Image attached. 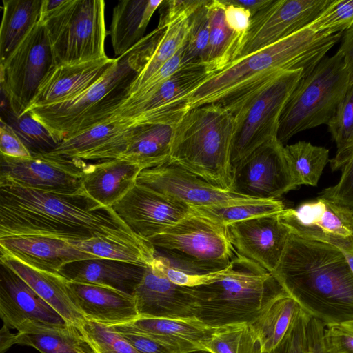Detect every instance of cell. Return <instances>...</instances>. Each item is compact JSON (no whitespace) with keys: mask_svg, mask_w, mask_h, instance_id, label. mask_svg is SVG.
I'll return each mask as SVG.
<instances>
[{"mask_svg":"<svg viewBox=\"0 0 353 353\" xmlns=\"http://www.w3.org/2000/svg\"><path fill=\"white\" fill-rule=\"evenodd\" d=\"M41 236L66 241L92 238L156 249L135 234L114 211L85 192L41 191L0 177V239Z\"/></svg>","mask_w":353,"mask_h":353,"instance_id":"cell-1","label":"cell"},{"mask_svg":"<svg viewBox=\"0 0 353 353\" xmlns=\"http://www.w3.org/2000/svg\"><path fill=\"white\" fill-rule=\"evenodd\" d=\"M306 27L252 54L239 58L205 79L187 98V112L218 103L231 112L240 102L285 71L308 75L341 39Z\"/></svg>","mask_w":353,"mask_h":353,"instance_id":"cell-2","label":"cell"},{"mask_svg":"<svg viewBox=\"0 0 353 353\" xmlns=\"http://www.w3.org/2000/svg\"><path fill=\"white\" fill-rule=\"evenodd\" d=\"M272 274L303 310L325 325L353 320V274L336 247L291 233Z\"/></svg>","mask_w":353,"mask_h":353,"instance_id":"cell-3","label":"cell"},{"mask_svg":"<svg viewBox=\"0 0 353 353\" xmlns=\"http://www.w3.org/2000/svg\"><path fill=\"white\" fill-rule=\"evenodd\" d=\"M166 28H157L124 54L85 92L70 101L28 109L61 142L104 123L130 98L137 78L153 56Z\"/></svg>","mask_w":353,"mask_h":353,"instance_id":"cell-4","label":"cell"},{"mask_svg":"<svg viewBox=\"0 0 353 353\" xmlns=\"http://www.w3.org/2000/svg\"><path fill=\"white\" fill-rule=\"evenodd\" d=\"M234 115L218 103L188 110L174 126L170 160L210 184L229 190Z\"/></svg>","mask_w":353,"mask_h":353,"instance_id":"cell-5","label":"cell"},{"mask_svg":"<svg viewBox=\"0 0 353 353\" xmlns=\"http://www.w3.org/2000/svg\"><path fill=\"white\" fill-rule=\"evenodd\" d=\"M190 288L194 316L212 327L250 323L266 301L285 291L272 273L239 254L223 278Z\"/></svg>","mask_w":353,"mask_h":353,"instance_id":"cell-6","label":"cell"},{"mask_svg":"<svg viewBox=\"0 0 353 353\" xmlns=\"http://www.w3.org/2000/svg\"><path fill=\"white\" fill-rule=\"evenodd\" d=\"M350 85L342 55L337 51L325 57L289 97L279 121V141L284 145L297 133L327 125Z\"/></svg>","mask_w":353,"mask_h":353,"instance_id":"cell-7","label":"cell"},{"mask_svg":"<svg viewBox=\"0 0 353 353\" xmlns=\"http://www.w3.org/2000/svg\"><path fill=\"white\" fill-rule=\"evenodd\" d=\"M148 241L174 267L196 274L224 270L238 254L226 228L192 211Z\"/></svg>","mask_w":353,"mask_h":353,"instance_id":"cell-8","label":"cell"},{"mask_svg":"<svg viewBox=\"0 0 353 353\" xmlns=\"http://www.w3.org/2000/svg\"><path fill=\"white\" fill-rule=\"evenodd\" d=\"M39 21L45 26L58 65L107 57L104 1L64 0Z\"/></svg>","mask_w":353,"mask_h":353,"instance_id":"cell-9","label":"cell"},{"mask_svg":"<svg viewBox=\"0 0 353 353\" xmlns=\"http://www.w3.org/2000/svg\"><path fill=\"white\" fill-rule=\"evenodd\" d=\"M303 70L285 71L240 102L234 117L232 167L264 143L278 139L283 110Z\"/></svg>","mask_w":353,"mask_h":353,"instance_id":"cell-10","label":"cell"},{"mask_svg":"<svg viewBox=\"0 0 353 353\" xmlns=\"http://www.w3.org/2000/svg\"><path fill=\"white\" fill-rule=\"evenodd\" d=\"M57 63L44 24L39 21L0 64L1 89L16 116L31 106L39 87Z\"/></svg>","mask_w":353,"mask_h":353,"instance_id":"cell-11","label":"cell"},{"mask_svg":"<svg viewBox=\"0 0 353 353\" xmlns=\"http://www.w3.org/2000/svg\"><path fill=\"white\" fill-rule=\"evenodd\" d=\"M212 74L205 63L182 65L151 95L121 105L106 121L175 126L187 112L188 96Z\"/></svg>","mask_w":353,"mask_h":353,"instance_id":"cell-12","label":"cell"},{"mask_svg":"<svg viewBox=\"0 0 353 353\" xmlns=\"http://www.w3.org/2000/svg\"><path fill=\"white\" fill-rule=\"evenodd\" d=\"M278 139L270 140L232 167L229 190L248 198L279 199L298 188Z\"/></svg>","mask_w":353,"mask_h":353,"instance_id":"cell-13","label":"cell"},{"mask_svg":"<svg viewBox=\"0 0 353 353\" xmlns=\"http://www.w3.org/2000/svg\"><path fill=\"white\" fill-rule=\"evenodd\" d=\"M137 184L172 198L190 208L250 203L263 200L217 188L176 163L143 170Z\"/></svg>","mask_w":353,"mask_h":353,"instance_id":"cell-14","label":"cell"},{"mask_svg":"<svg viewBox=\"0 0 353 353\" xmlns=\"http://www.w3.org/2000/svg\"><path fill=\"white\" fill-rule=\"evenodd\" d=\"M279 218L301 238L333 245L342 253L353 246V212L321 196L296 208H285Z\"/></svg>","mask_w":353,"mask_h":353,"instance_id":"cell-15","label":"cell"},{"mask_svg":"<svg viewBox=\"0 0 353 353\" xmlns=\"http://www.w3.org/2000/svg\"><path fill=\"white\" fill-rule=\"evenodd\" d=\"M331 1L272 0L251 17L239 58L258 51L307 27Z\"/></svg>","mask_w":353,"mask_h":353,"instance_id":"cell-16","label":"cell"},{"mask_svg":"<svg viewBox=\"0 0 353 353\" xmlns=\"http://www.w3.org/2000/svg\"><path fill=\"white\" fill-rule=\"evenodd\" d=\"M0 316L3 325L20 333L68 325L19 275L1 262Z\"/></svg>","mask_w":353,"mask_h":353,"instance_id":"cell-17","label":"cell"},{"mask_svg":"<svg viewBox=\"0 0 353 353\" xmlns=\"http://www.w3.org/2000/svg\"><path fill=\"white\" fill-rule=\"evenodd\" d=\"M82 161H74L48 154L30 158L1 154L0 177H6L30 188L50 192H84Z\"/></svg>","mask_w":353,"mask_h":353,"instance_id":"cell-18","label":"cell"},{"mask_svg":"<svg viewBox=\"0 0 353 353\" xmlns=\"http://www.w3.org/2000/svg\"><path fill=\"white\" fill-rule=\"evenodd\" d=\"M112 208L135 234L147 241L192 212L186 205L138 184Z\"/></svg>","mask_w":353,"mask_h":353,"instance_id":"cell-19","label":"cell"},{"mask_svg":"<svg viewBox=\"0 0 353 353\" xmlns=\"http://www.w3.org/2000/svg\"><path fill=\"white\" fill-rule=\"evenodd\" d=\"M279 214L260 216L226 227L237 253L270 273L277 266L291 234Z\"/></svg>","mask_w":353,"mask_h":353,"instance_id":"cell-20","label":"cell"},{"mask_svg":"<svg viewBox=\"0 0 353 353\" xmlns=\"http://www.w3.org/2000/svg\"><path fill=\"white\" fill-rule=\"evenodd\" d=\"M139 316L180 318L194 316L196 299L190 287L170 281L152 262L135 288Z\"/></svg>","mask_w":353,"mask_h":353,"instance_id":"cell-21","label":"cell"},{"mask_svg":"<svg viewBox=\"0 0 353 353\" xmlns=\"http://www.w3.org/2000/svg\"><path fill=\"white\" fill-rule=\"evenodd\" d=\"M133 126L121 121L101 123L63 140L48 154L83 162L118 159L130 143Z\"/></svg>","mask_w":353,"mask_h":353,"instance_id":"cell-22","label":"cell"},{"mask_svg":"<svg viewBox=\"0 0 353 353\" xmlns=\"http://www.w3.org/2000/svg\"><path fill=\"white\" fill-rule=\"evenodd\" d=\"M1 254L10 256L36 269L60 274L66 264L99 259L62 239L41 236H13L0 239Z\"/></svg>","mask_w":353,"mask_h":353,"instance_id":"cell-23","label":"cell"},{"mask_svg":"<svg viewBox=\"0 0 353 353\" xmlns=\"http://www.w3.org/2000/svg\"><path fill=\"white\" fill-rule=\"evenodd\" d=\"M68 287L86 320L112 327L130 323L139 317L132 294L109 287L69 281Z\"/></svg>","mask_w":353,"mask_h":353,"instance_id":"cell-24","label":"cell"},{"mask_svg":"<svg viewBox=\"0 0 353 353\" xmlns=\"http://www.w3.org/2000/svg\"><path fill=\"white\" fill-rule=\"evenodd\" d=\"M116 61V58L106 57L75 65H58L43 81L30 108L50 106L76 98L100 80Z\"/></svg>","mask_w":353,"mask_h":353,"instance_id":"cell-25","label":"cell"},{"mask_svg":"<svg viewBox=\"0 0 353 353\" xmlns=\"http://www.w3.org/2000/svg\"><path fill=\"white\" fill-rule=\"evenodd\" d=\"M129 324L175 353L205 350L204 343L224 327L207 325L194 316H139Z\"/></svg>","mask_w":353,"mask_h":353,"instance_id":"cell-26","label":"cell"},{"mask_svg":"<svg viewBox=\"0 0 353 353\" xmlns=\"http://www.w3.org/2000/svg\"><path fill=\"white\" fill-rule=\"evenodd\" d=\"M142 170L139 165L121 159L85 163L82 168L83 188L95 201L112 207L137 185Z\"/></svg>","mask_w":353,"mask_h":353,"instance_id":"cell-27","label":"cell"},{"mask_svg":"<svg viewBox=\"0 0 353 353\" xmlns=\"http://www.w3.org/2000/svg\"><path fill=\"white\" fill-rule=\"evenodd\" d=\"M146 266L106 259H90L65 265L60 274L69 281L109 287L132 294L144 275Z\"/></svg>","mask_w":353,"mask_h":353,"instance_id":"cell-28","label":"cell"},{"mask_svg":"<svg viewBox=\"0 0 353 353\" xmlns=\"http://www.w3.org/2000/svg\"><path fill=\"white\" fill-rule=\"evenodd\" d=\"M0 260L19 275L68 325L81 327L86 319L73 301L65 277L36 269L6 254H1Z\"/></svg>","mask_w":353,"mask_h":353,"instance_id":"cell-29","label":"cell"},{"mask_svg":"<svg viewBox=\"0 0 353 353\" xmlns=\"http://www.w3.org/2000/svg\"><path fill=\"white\" fill-rule=\"evenodd\" d=\"M32 347L41 353H94L76 326H48L33 333H12L3 325L0 330V353L13 345Z\"/></svg>","mask_w":353,"mask_h":353,"instance_id":"cell-30","label":"cell"},{"mask_svg":"<svg viewBox=\"0 0 353 353\" xmlns=\"http://www.w3.org/2000/svg\"><path fill=\"white\" fill-rule=\"evenodd\" d=\"M163 0H122L113 8L109 34L117 57L124 54L144 37L147 26Z\"/></svg>","mask_w":353,"mask_h":353,"instance_id":"cell-31","label":"cell"},{"mask_svg":"<svg viewBox=\"0 0 353 353\" xmlns=\"http://www.w3.org/2000/svg\"><path fill=\"white\" fill-rule=\"evenodd\" d=\"M174 126L163 123L134 124L130 143L118 159L142 170L162 165L170 159Z\"/></svg>","mask_w":353,"mask_h":353,"instance_id":"cell-32","label":"cell"},{"mask_svg":"<svg viewBox=\"0 0 353 353\" xmlns=\"http://www.w3.org/2000/svg\"><path fill=\"white\" fill-rule=\"evenodd\" d=\"M301 307L285 291L273 296L248 323L257 337L262 353H270L284 338Z\"/></svg>","mask_w":353,"mask_h":353,"instance_id":"cell-33","label":"cell"},{"mask_svg":"<svg viewBox=\"0 0 353 353\" xmlns=\"http://www.w3.org/2000/svg\"><path fill=\"white\" fill-rule=\"evenodd\" d=\"M225 6L221 0H209V44L205 65L213 74L236 60L244 38L233 32L225 19Z\"/></svg>","mask_w":353,"mask_h":353,"instance_id":"cell-34","label":"cell"},{"mask_svg":"<svg viewBox=\"0 0 353 353\" xmlns=\"http://www.w3.org/2000/svg\"><path fill=\"white\" fill-rule=\"evenodd\" d=\"M43 0H3L0 64L3 63L40 21Z\"/></svg>","mask_w":353,"mask_h":353,"instance_id":"cell-35","label":"cell"},{"mask_svg":"<svg viewBox=\"0 0 353 353\" xmlns=\"http://www.w3.org/2000/svg\"><path fill=\"white\" fill-rule=\"evenodd\" d=\"M288 165L298 186H316L329 160V150L300 141L284 146Z\"/></svg>","mask_w":353,"mask_h":353,"instance_id":"cell-36","label":"cell"},{"mask_svg":"<svg viewBox=\"0 0 353 353\" xmlns=\"http://www.w3.org/2000/svg\"><path fill=\"white\" fill-rule=\"evenodd\" d=\"M327 125L336 145V154L329 161L331 169L336 171L353 156V84Z\"/></svg>","mask_w":353,"mask_h":353,"instance_id":"cell-37","label":"cell"},{"mask_svg":"<svg viewBox=\"0 0 353 353\" xmlns=\"http://www.w3.org/2000/svg\"><path fill=\"white\" fill-rule=\"evenodd\" d=\"M285 209L279 199L224 206L191 208L192 211L225 228L254 217L280 213Z\"/></svg>","mask_w":353,"mask_h":353,"instance_id":"cell-38","label":"cell"},{"mask_svg":"<svg viewBox=\"0 0 353 353\" xmlns=\"http://www.w3.org/2000/svg\"><path fill=\"white\" fill-rule=\"evenodd\" d=\"M8 123L20 137L32 155L48 154L60 141L39 121L28 111L20 116H16L8 108L5 110Z\"/></svg>","mask_w":353,"mask_h":353,"instance_id":"cell-39","label":"cell"},{"mask_svg":"<svg viewBox=\"0 0 353 353\" xmlns=\"http://www.w3.org/2000/svg\"><path fill=\"white\" fill-rule=\"evenodd\" d=\"M189 28L190 17L177 21L167 27L153 56L134 83L130 96L185 45Z\"/></svg>","mask_w":353,"mask_h":353,"instance_id":"cell-40","label":"cell"},{"mask_svg":"<svg viewBox=\"0 0 353 353\" xmlns=\"http://www.w3.org/2000/svg\"><path fill=\"white\" fill-rule=\"evenodd\" d=\"M70 243L79 250L99 259L136 263L145 265H150L157 254V250H147L132 245L101 238Z\"/></svg>","mask_w":353,"mask_h":353,"instance_id":"cell-41","label":"cell"},{"mask_svg":"<svg viewBox=\"0 0 353 353\" xmlns=\"http://www.w3.org/2000/svg\"><path fill=\"white\" fill-rule=\"evenodd\" d=\"M204 349L210 353H262L248 323L224 326L204 343Z\"/></svg>","mask_w":353,"mask_h":353,"instance_id":"cell-42","label":"cell"},{"mask_svg":"<svg viewBox=\"0 0 353 353\" xmlns=\"http://www.w3.org/2000/svg\"><path fill=\"white\" fill-rule=\"evenodd\" d=\"M207 2L190 17V28L183 47L182 65L205 63L209 44V17Z\"/></svg>","mask_w":353,"mask_h":353,"instance_id":"cell-43","label":"cell"},{"mask_svg":"<svg viewBox=\"0 0 353 353\" xmlns=\"http://www.w3.org/2000/svg\"><path fill=\"white\" fill-rule=\"evenodd\" d=\"M80 330L94 353H140L106 325L86 320Z\"/></svg>","mask_w":353,"mask_h":353,"instance_id":"cell-44","label":"cell"},{"mask_svg":"<svg viewBox=\"0 0 353 353\" xmlns=\"http://www.w3.org/2000/svg\"><path fill=\"white\" fill-rule=\"evenodd\" d=\"M312 30L334 34L353 28V0H332L307 26Z\"/></svg>","mask_w":353,"mask_h":353,"instance_id":"cell-45","label":"cell"},{"mask_svg":"<svg viewBox=\"0 0 353 353\" xmlns=\"http://www.w3.org/2000/svg\"><path fill=\"white\" fill-rule=\"evenodd\" d=\"M310 318V316L300 308L284 338L270 353H309Z\"/></svg>","mask_w":353,"mask_h":353,"instance_id":"cell-46","label":"cell"},{"mask_svg":"<svg viewBox=\"0 0 353 353\" xmlns=\"http://www.w3.org/2000/svg\"><path fill=\"white\" fill-rule=\"evenodd\" d=\"M183 47L184 46L159 70L151 76L141 87L132 94L123 105L139 101L149 97L179 70L183 65Z\"/></svg>","mask_w":353,"mask_h":353,"instance_id":"cell-47","label":"cell"},{"mask_svg":"<svg viewBox=\"0 0 353 353\" xmlns=\"http://www.w3.org/2000/svg\"><path fill=\"white\" fill-rule=\"evenodd\" d=\"M323 343L327 353H353V320L325 325Z\"/></svg>","mask_w":353,"mask_h":353,"instance_id":"cell-48","label":"cell"},{"mask_svg":"<svg viewBox=\"0 0 353 353\" xmlns=\"http://www.w3.org/2000/svg\"><path fill=\"white\" fill-rule=\"evenodd\" d=\"M341 169L339 182L324 189L321 196L353 212V156Z\"/></svg>","mask_w":353,"mask_h":353,"instance_id":"cell-49","label":"cell"},{"mask_svg":"<svg viewBox=\"0 0 353 353\" xmlns=\"http://www.w3.org/2000/svg\"><path fill=\"white\" fill-rule=\"evenodd\" d=\"M208 0H163L157 28H167L177 21L190 17Z\"/></svg>","mask_w":353,"mask_h":353,"instance_id":"cell-50","label":"cell"},{"mask_svg":"<svg viewBox=\"0 0 353 353\" xmlns=\"http://www.w3.org/2000/svg\"><path fill=\"white\" fill-rule=\"evenodd\" d=\"M110 327L123 336L140 353H175L167 346L134 329L129 323Z\"/></svg>","mask_w":353,"mask_h":353,"instance_id":"cell-51","label":"cell"},{"mask_svg":"<svg viewBox=\"0 0 353 353\" xmlns=\"http://www.w3.org/2000/svg\"><path fill=\"white\" fill-rule=\"evenodd\" d=\"M1 154L14 158H30L32 155L15 132L3 119L0 121Z\"/></svg>","mask_w":353,"mask_h":353,"instance_id":"cell-52","label":"cell"},{"mask_svg":"<svg viewBox=\"0 0 353 353\" xmlns=\"http://www.w3.org/2000/svg\"><path fill=\"white\" fill-rule=\"evenodd\" d=\"M225 4V19L229 28L238 35L244 38L250 27L251 13L244 8L228 3L221 0Z\"/></svg>","mask_w":353,"mask_h":353,"instance_id":"cell-53","label":"cell"},{"mask_svg":"<svg viewBox=\"0 0 353 353\" xmlns=\"http://www.w3.org/2000/svg\"><path fill=\"white\" fill-rule=\"evenodd\" d=\"M325 325L310 316L308 325L309 353H327L323 343Z\"/></svg>","mask_w":353,"mask_h":353,"instance_id":"cell-54","label":"cell"},{"mask_svg":"<svg viewBox=\"0 0 353 353\" xmlns=\"http://www.w3.org/2000/svg\"><path fill=\"white\" fill-rule=\"evenodd\" d=\"M338 52L342 55L349 77L350 84H353V28L344 32Z\"/></svg>","mask_w":353,"mask_h":353,"instance_id":"cell-55","label":"cell"},{"mask_svg":"<svg viewBox=\"0 0 353 353\" xmlns=\"http://www.w3.org/2000/svg\"><path fill=\"white\" fill-rule=\"evenodd\" d=\"M272 0H225L228 3L244 8L252 17L268 5Z\"/></svg>","mask_w":353,"mask_h":353,"instance_id":"cell-56","label":"cell"},{"mask_svg":"<svg viewBox=\"0 0 353 353\" xmlns=\"http://www.w3.org/2000/svg\"><path fill=\"white\" fill-rule=\"evenodd\" d=\"M64 0H43L40 21L57 9Z\"/></svg>","mask_w":353,"mask_h":353,"instance_id":"cell-57","label":"cell"},{"mask_svg":"<svg viewBox=\"0 0 353 353\" xmlns=\"http://www.w3.org/2000/svg\"><path fill=\"white\" fill-rule=\"evenodd\" d=\"M343 254H344L347 261V263L351 269V271L353 274V246L350 250Z\"/></svg>","mask_w":353,"mask_h":353,"instance_id":"cell-58","label":"cell"},{"mask_svg":"<svg viewBox=\"0 0 353 353\" xmlns=\"http://www.w3.org/2000/svg\"><path fill=\"white\" fill-rule=\"evenodd\" d=\"M190 353H210V352L205 351V350H199V351L192 352H190Z\"/></svg>","mask_w":353,"mask_h":353,"instance_id":"cell-59","label":"cell"}]
</instances>
